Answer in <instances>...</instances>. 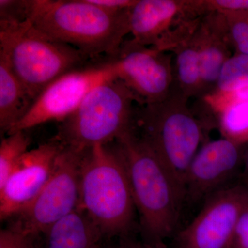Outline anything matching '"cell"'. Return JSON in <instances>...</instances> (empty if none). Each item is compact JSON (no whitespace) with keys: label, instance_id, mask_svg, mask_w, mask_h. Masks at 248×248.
Wrapping results in <instances>:
<instances>
[{"label":"cell","instance_id":"cell-23","mask_svg":"<svg viewBox=\"0 0 248 248\" xmlns=\"http://www.w3.org/2000/svg\"><path fill=\"white\" fill-rule=\"evenodd\" d=\"M231 32L239 51L248 55V22L237 21L233 23Z\"/></svg>","mask_w":248,"mask_h":248},{"label":"cell","instance_id":"cell-9","mask_svg":"<svg viewBox=\"0 0 248 248\" xmlns=\"http://www.w3.org/2000/svg\"><path fill=\"white\" fill-rule=\"evenodd\" d=\"M194 219L174 236L175 248H232L235 231L248 208V186L232 183L204 201Z\"/></svg>","mask_w":248,"mask_h":248},{"label":"cell","instance_id":"cell-5","mask_svg":"<svg viewBox=\"0 0 248 248\" xmlns=\"http://www.w3.org/2000/svg\"><path fill=\"white\" fill-rule=\"evenodd\" d=\"M138 98L122 80L115 78L96 86L77 110L61 122L56 138L78 153L97 145L114 143L133 126Z\"/></svg>","mask_w":248,"mask_h":248},{"label":"cell","instance_id":"cell-19","mask_svg":"<svg viewBox=\"0 0 248 248\" xmlns=\"http://www.w3.org/2000/svg\"><path fill=\"white\" fill-rule=\"evenodd\" d=\"M179 81L186 89H191L201 84L200 55L197 46L186 47L177 56Z\"/></svg>","mask_w":248,"mask_h":248},{"label":"cell","instance_id":"cell-14","mask_svg":"<svg viewBox=\"0 0 248 248\" xmlns=\"http://www.w3.org/2000/svg\"><path fill=\"white\" fill-rule=\"evenodd\" d=\"M43 234V248H98L103 237L99 228L78 208L50 226Z\"/></svg>","mask_w":248,"mask_h":248},{"label":"cell","instance_id":"cell-29","mask_svg":"<svg viewBox=\"0 0 248 248\" xmlns=\"http://www.w3.org/2000/svg\"><path fill=\"white\" fill-rule=\"evenodd\" d=\"M234 95L240 102H248V87L236 91L234 93Z\"/></svg>","mask_w":248,"mask_h":248},{"label":"cell","instance_id":"cell-10","mask_svg":"<svg viewBox=\"0 0 248 248\" xmlns=\"http://www.w3.org/2000/svg\"><path fill=\"white\" fill-rule=\"evenodd\" d=\"M244 158L234 140L223 138L205 143L191 161L184 179L185 202L198 203L234 182Z\"/></svg>","mask_w":248,"mask_h":248},{"label":"cell","instance_id":"cell-27","mask_svg":"<svg viewBox=\"0 0 248 248\" xmlns=\"http://www.w3.org/2000/svg\"><path fill=\"white\" fill-rule=\"evenodd\" d=\"M121 248H164L163 246H154L146 242H139L133 240L125 238L122 241Z\"/></svg>","mask_w":248,"mask_h":248},{"label":"cell","instance_id":"cell-3","mask_svg":"<svg viewBox=\"0 0 248 248\" xmlns=\"http://www.w3.org/2000/svg\"><path fill=\"white\" fill-rule=\"evenodd\" d=\"M78 208L91 218L103 237L125 236L131 231L136 209L115 142L81 153Z\"/></svg>","mask_w":248,"mask_h":248},{"label":"cell","instance_id":"cell-2","mask_svg":"<svg viewBox=\"0 0 248 248\" xmlns=\"http://www.w3.org/2000/svg\"><path fill=\"white\" fill-rule=\"evenodd\" d=\"M130 9L107 11L90 0H35L31 22L42 33L91 60L103 55L115 59L130 32Z\"/></svg>","mask_w":248,"mask_h":248},{"label":"cell","instance_id":"cell-18","mask_svg":"<svg viewBox=\"0 0 248 248\" xmlns=\"http://www.w3.org/2000/svg\"><path fill=\"white\" fill-rule=\"evenodd\" d=\"M197 47L200 55L201 84L217 83L222 68L227 60L223 47L213 42Z\"/></svg>","mask_w":248,"mask_h":248},{"label":"cell","instance_id":"cell-30","mask_svg":"<svg viewBox=\"0 0 248 248\" xmlns=\"http://www.w3.org/2000/svg\"><path fill=\"white\" fill-rule=\"evenodd\" d=\"M31 248H41L40 246H39V244L37 243V238H36V239L35 240V241H34L33 244H32V246H31Z\"/></svg>","mask_w":248,"mask_h":248},{"label":"cell","instance_id":"cell-15","mask_svg":"<svg viewBox=\"0 0 248 248\" xmlns=\"http://www.w3.org/2000/svg\"><path fill=\"white\" fill-rule=\"evenodd\" d=\"M32 104L20 81L0 52V128L6 133L22 118Z\"/></svg>","mask_w":248,"mask_h":248},{"label":"cell","instance_id":"cell-21","mask_svg":"<svg viewBox=\"0 0 248 248\" xmlns=\"http://www.w3.org/2000/svg\"><path fill=\"white\" fill-rule=\"evenodd\" d=\"M35 0H0V22L22 24L31 20Z\"/></svg>","mask_w":248,"mask_h":248},{"label":"cell","instance_id":"cell-28","mask_svg":"<svg viewBox=\"0 0 248 248\" xmlns=\"http://www.w3.org/2000/svg\"><path fill=\"white\" fill-rule=\"evenodd\" d=\"M240 180L248 186V151L245 156L244 166H243L242 172L240 176Z\"/></svg>","mask_w":248,"mask_h":248},{"label":"cell","instance_id":"cell-8","mask_svg":"<svg viewBox=\"0 0 248 248\" xmlns=\"http://www.w3.org/2000/svg\"><path fill=\"white\" fill-rule=\"evenodd\" d=\"M117 78L113 60L96 62L77 68L50 83L7 135L49 122H63L78 108L96 86Z\"/></svg>","mask_w":248,"mask_h":248},{"label":"cell","instance_id":"cell-4","mask_svg":"<svg viewBox=\"0 0 248 248\" xmlns=\"http://www.w3.org/2000/svg\"><path fill=\"white\" fill-rule=\"evenodd\" d=\"M0 52L32 103L50 83L89 64L91 60L74 47L42 33L31 20L0 22Z\"/></svg>","mask_w":248,"mask_h":248},{"label":"cell","instance_id":"cell-16","mask_svg":"<svg viewBox=\"0 0 248 248\" xmlns=\"http://www.w3.org/2000/svg\"><path fill=\"white\" fill-rule=\"evenodd\" d=\"M26 131L9 134L0 144V187L9 179L23 155L29 151L30 140Z\"/></svg>","mask_w":248,"mask_h":248},{"label":"cell","instance_id":"cell-11","mask_svg":"<svg viewBox=\"0 0 248 248\" xmlns=\"http://www.w3.org/2000/svg\"><path fill=\"white\" fill-rule=\"evenodd\" d=\"M63 144L56 137L29 150L0 187V218H13L27 208L50 179Z\"/></svg>","mask_w":248,"mask_h":248},{"label":"cell","instance_id":"cell-25","mask_svg":"<svg viewBox=\"0 0 248 248\" xmlns=\"http://www.w3.org/2000/svg\"><path fill=\"white\" fill-rule=\"evenodd\" d=\"M210 9H215L222 12H235L247 11L248 0H216L207 1Z\"/></svg>","mask_w":248,"mask_h":248},{"label":"cell","instance_id":"cell-6","mask_svg":"<svg viewBox=\"0 0 248 248\" xmlns=\"http://www.w3.org/2000/svg\"><path fill=\"white\" fill-rule=\"evenodd\" d=\"M133 128L184 187L203 140L200 122L186 109L166 108L161 102L136 107Z\"/></svg>","mask_w":248,"mask_h":248},{"label":"cell","instance_id":"cell-1","mask_svg":"<svg viewBox=\"0 0 248 248\" xmlns=\"http://www.w3.org/2000/svg\"><path fill=\"white\" fill-rule=\"evenodd\" d=\"M115 143L126 170L146 242L163 246L177 228L185 203L184 187L133 130Z\"/></svg>","mask_w":248,"mask_h":248},{"label":"cell","instance_id":"cell-31","mask_svg":"<svg viewBox=\"0 0 248 248\" xmlns=\"http://www.w3.org/2000/svg\"><path fill=\"white\" fill-rule=\"evenodd\" d=\"M121 248L120 247L119 248H108V247H102V246H99V248Z\"/></svg>","mask_w":248,"mask_h":248},{"label":"cell","instance_id":"cell-12","mask_svg":"<svg viewBox=\"0 0 248 248\" xmlns=\"http://www.w3.org/2000/svg\"><path fill=\"white\" fill-rule=\"evenodd\" d=\"M117 78L144 104L165 100L171 81L167 58L162 50L133 42H124L117 58L112 59Z\"/></svg>","mask_w":248,"mask_h":248},{"label":"cell","instance_id":"cell-24","mask_svg":"<svg viewBox=\"0 0 248 248\" xmlns=\"http://www.w3.org/2000/svg\"><path fill=\"white\" fill-rule=\"evenodd\" d=\"M232 248H248V208L245 210L238 222Z\"/></svg>","mask_w":248,"mask_h":248},{"label":"cell","instance_id":"cell-17","mask_svg":"<svg viewBox=\"0 0 248 248\" xmlns=\"http://www.w3.org/2000/svg\"><path fill=\"white\" fill-rule=\"evenodd\" d=\"M223 92H236L248 87V55L227 59L217 81Z\"/></svg>","mask_w":248,"mask_h":248},{"label":"cell","instance_id":"cell-22","mask_svg":"<svg viewBox=\"0 0 248 248\" xmlns=\"http://www.w3.org/2000/svg\"><path fill=\"white\" fill-rule=\"evenodd\" d=\"M37 236H28L11 228L0 232V248H31Z\"/></svg>","mask_w":248,"mask_h":248},{"label":"cell","instance_id":"cell-7","mask_svg":"<svg viewBox=\"0 0 248 248\" xmlns=\"http://www.w3.org/2000/svg\"><path fill=\"white\" fill-rule=\"evenodd\" d=\"M80 157L81 153L64 147L48 182L27 208L13 217L9 228L25 236H38L78 209Z\"/></svg>","mask_w":248,"mask_h":248},{"label":"cell","instance_id":"cell-20","mask_svg":"<svg viewBox=\"0 0 248 248\" xmlns=\"http://www.w3.org/2000/svg\"><path fill=\"white\" fill-rule=\"evenodd\" d=\"M223 131L232 140L248 132V102H238L223 112L221 120Z\"/></svg>","mask_w":248,"mask_h":248},{"label":"cell","instance_id":"cell-26","mask_svg":"<svg viewBox=\"0 0 248 248\" xmlns=\"http://www.w3.org/2000/svg\"><path fill=\"white\" fill-rule=\"evenodd\" d=\"M90 1L102 9L115 12L130 9L137 2L133 0H90Z\"/></svg>","mask_w":248,"mask_h":248},{"label":"cell","instance_id":"cell-13","mask_svg":"<svg viewBox=\"0 0 248 248\" xmlns=\"http://www.w3.org/2000/svg\"><path fill=\"white\" fill-rule=\"evenodd\" d=\"M182 9V2L172 0L137 1L129 11V30L133 35L130 42L159 50L166 42L169 25Z\"/></svg>","mask_w":248,"mask_h":248}]
</instances>
